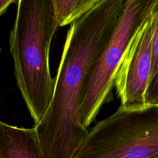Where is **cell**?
I'll return each instance as SVG.
<instances>
[{
    "mask_svg": "<svg viewBox=\"0 0 158 158\" xmlns=\"http://www.w3.org/2000/svg\"><path fill=\"white\" fill-rule=\"evenodd\" d=\"M154 26L152 40V67L146 94V106H158V5L151 15Z\"/></svg>",
    "mask_w": 158,
    "mask_h": 158,
    "instance_id": "ba28073f",
    "label": "cell"
},
{
    "mask_svg": "<svg viewBox=\"0 0 158 158\" xmlns=\"http://www.w3.org/2000/svg\"><path fill=\"white\" fill-rule=\"evenodd\" d=\"M153 35L151 16L136 35L119 68L115 86L120 99V107L123 109L147 106L146 94L152 67Z\"/></svg>",
    "mask_w": 158,
    "mask_h": 158,
    "instance_id": "5b68a950",
    "label": "cell"
},
{
    "mask_svg": "<svg viewBox=\"0 0 158 158\" xmlns=\"http://www.w3.org/2000/svg\"><path fill=\"white\" fill-rule=\"evenodd\" d=\"M126 0H100L70 24L47 112L35 125L44 158H73L88 129L80 120L82 95Z\"/></svg>",
    "mask_w": 158,
    "mask_h": 158,
    "instance_id": "6da1fadb",
    "label": "cell"
},
{
    "mask_svg": "<svg viewBox=\"0 0 158 158\" xmlns=\"http://www.w3.org/2000/svg\"><path fill=\"white\" fill-rule=\"evenodd\" d=\"M58 27L53 0H17L9 46L17 84L35 125L46 114L53 94L49 50Z\"/></svg>",
    "mask_w": 158,
    "mask_h": 158,
    "instance_id": "7a4b0ae2",
    "label": "cell"
},
{
    "mask_svg": "<svg viewBox=\"0 0 158 158\" xmlns=\"http://www.w3.org/2000/svg\"><path fill=\"white\" fill-rule=\"evenodd\" d=\"M16 1L17 0H0V16L6 12L11 4Z\"/></svg>",
    "mask_w": 158,
    "mask_h": 158,
    "instance_id": "9c48e42d",
    "label": "cell"
},
{
    "mask_svg": "<svg viewBox=\"0 0 158 158\" xmlns=\"http://www.w3.org/2000/svg\"><path fill=\"white\" fill-rule=\"evenodd\" d=\"M158 5V0H126L110 38L96 61L82 95L80 120L87 129L102 106L111 100L122 61L136 35Z\"/></svg>",
    "mask_w": 158,
    "mask_h": 158,
    "instance_id": "277c9868",
    "label": "cell"
},
{
    "mask_svg": "<svg viewBox=\"0 0 158 158\" xmlns=\"http://www.w3.org/2000/svg\"><path fill=\"white\" fill-rule=\"evenodd\" d=\"M73 158H158V106H120L88 131Z\"/></svg>",
    "mask_w": 158,
    "mask_h": 158,
    "instance_id": "3957f363",
    "label": "cell"
},
{
    "mask_svg": "<svg viewBox=\"0 0 158 158\" xmlns=\"http://www.w3.org/2000/svg\"><path fill=\"white\" fill-rule=\"evenodd\" d=\"M0 158H44L35 127L0 121Z\"/></svg>",
    "mask_w": 158,
    "mask_h": 158,
    "instance_id": "8992f818",
    "label": "cell"
},
{
    "mask_svg": "<svg viewBox=\"0 0 158 158\" xmlns=\"http://www.w3.org/2000/svg\"><path fill=\"white\" fill-rule=\"evenodd\" d=\"M100 0H53L59 26L72 24Z\"/></svg>",
    "mask_w": 158,
    "mask_h": 158,
    "instance_id": "52a82bcc",
    "label": "cell"
}]
</instances>
